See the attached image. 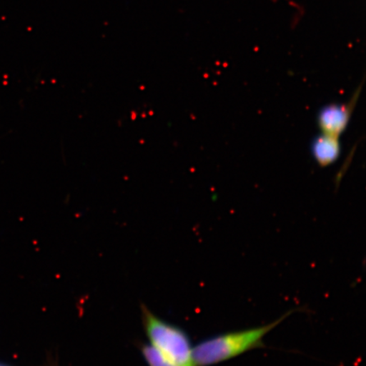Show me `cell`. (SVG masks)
Wrapping results in <instances>:
<instances>
[{"instance_id": "cell-1", "label": "cell", "mask_w": 366, "mask_h": 366, "mask_svg": "<svg viewBox=\"0 0 366 366\" xmlns=\"http://www.w3.org/2000/svg\"><path fill=\"white\" fill-rule=\"evenodd\" d=\"M285 317L265 326L222 334L199 343L194 347L195 366H210L235 358L262 345L263 338L280 324Z\"/></svg>"}, {"instance_id": "cell-3", "label": "cell", "mask_w": 366, "mask_h": 366, "mask_svg": "<svg viewBox=\"0 0 366 366\" xmlns=\"http://www.w3.org/2000/svg\"><path fill=\"white\" fill-rule=\"evenodd\" d=\"M361 88L355 92L353 98L347 104H331L319 112L318 126L322 134L340 137L349 125Z\"/></svg>"}, {"instance_id": "cell-5", "label": "cell", "mask_w": 366, "mask_h": 366, "mask_svg": "<svg viewBox=\"0 0 366 366\" xmlns=\"http://www.w3.org/2000/svg\"><path fill=\"white\" fill-rule=\"evenodd\" d=\"M143 353L149 366H177L164 358L150 345L144 347Z\"/></svg>"}, {"instance_id": "cell-4", "label": "cell", "mask_w": 366, "mask_h": 366, "mask_svg": "<svg viewBox=\"0 0 366 366\" xmlns=\"http://www.w3.org/2000/svg\"><path fill=\"white\" fill-rule=\"evenodd\" d=\"M340 137L322 134L312 143V154L319 166L326 167L337 162L340 157Z\"/></svg>"}, {"instance_id": "cell-6", "label": "cell", "mask_w": 366, "mask_h": 366, "mask_svg": "<svg viewBox=\"0 0 366 366\" xmlns=\"http://www.w3.org/2000/svg\"><path fill=\"white\" fill-rule=\"evenodd\" d=\"M0 366H4V365H0Z\"/></svg>"}, {"instance_id": "cell-2", "label": "cell", "mask_w": 366, "mask_h": 366, "mask_svg": "<svg viewBox=\"0 0 366 366\" xmlns=\"http://www.w3.org/2000/svg\"><path fill=\"white\" fill-rule=\"evenodd\" d=\"M144 320L150 345L177 366H195L194 347L181 329L159 320L144 310Z\"/></svg>"}]
</instances>
